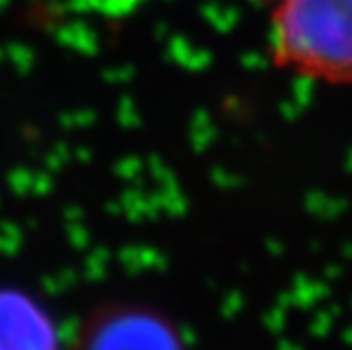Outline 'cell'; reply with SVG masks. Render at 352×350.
I'll use <instances>...</instances> for the list:
<instances>
[{
  "instance_id": "cell-2",
  "label": "cell",
  "mask_w": 352,
  "mask_h": 350,
  "mask_svg": "<svg viewBox=\"0 0 352 350\" xmlns=\"http://www.w3.org/2000/svg\"><path fill=\"white\" fill-rule=\"evenodd\" d=\"M0 350H59L50 316L21 292H0Z\"/></svg>"
},
{
  "instance_id": "cell-1",
  "label": "cell",
  "mask_w": 352,
  "mask_h": 350,
  "mask_svg": "<svg viewBox=\"0 0 352 350\" xmlns=\"http://www.w3.org/2000/svg\"><path fill=\"white\" fill-rule=\"evenodd\" d=\"M268 53L294 78L352 87V0H273Z\"/></svg>"
},
{
  "instance_id": "cell-3",
  "label": "cell",
  "mask_w": 352,
  "mask_h": 350,
  "mask_svg": "<svg viewBox=\"0 0 352 350\" xmlns=\"http://www.w3.org/2000/svg\"><path fill=\"white\" fill-rule=\"evenodd\" d=\"M82 350H173L168 341L155 330L151 323L121 321L111 318L94 330H89L87 339L82 341Z\"/></svg>"
}]
</instances>
